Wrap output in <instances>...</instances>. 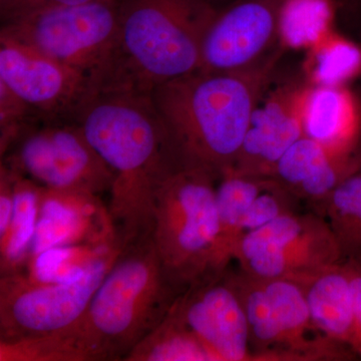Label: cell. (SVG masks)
Instances as JSON below:
<instances>
[{
    "label": "cell",
    "mask_w": 361,
    "mask_h": 361,
    "mask_svg": "<svg viewBox=\"0 0 361 361\" xmlns=\"http://www.w3.org/2000/svg\"><path fill=\"white\" fill-rule=\"evenodd\" d=\"M173 310L215 361H257L230 266L189 287L178 297Z\"/></svg>",
    "instance_id": "cell-13"
},
{
    "label": "cell",
    "mask_w": 361,
    "mask_h": 361,
    "mask_svg": "<svg viewBox=\"0 0 361 361\" xmlns=\"http://www.w3.org/2000/svg\"><path fill=\"white\" fill-rule=\"evenodd\" d=\"M180 295L151 235L123 247L85 314L70 329L85 360H125L165 319Z\"/></svg>",
    "instance_id": "cell-4"
},
{
    "label": "cell",
    "mask_w": 361,
    "mask_h": 361,
    "mask_svg": "<svg viewBox=\"0 0 361 361\" xmlns=\"http://www.w3.org/2000/svg\"><path fill=\"white\" fill-rule=\"evenodd\" d=\"M252 350L262 361L351 360L348 346L318 334L302 287L290 279L239 278Z\"/></svg>",
    "instance_id": "cell-7"
},
{
    "label": "cell",
    "mask_w": 361,
    "mask_h": 361,
    "mask_svg": "<svg viewBox=\"0 0 361 361\" xmlns=\"http://www.w3.org/2000/svg\"><path fill=\"white\" fill-rule=\"evenodd\" d=\"M350 277L353 295V331L350 348L361 357V259L344 260Z\"/></svg>",
    "instance_id": "cell-29"
},
{
    "label": "cell",
    "mask_w": 361,
    "mask_h": 361,
    "mask_svg": "<svg viewBox=\"0 0 361 361\" xmlns=\"http://www.w3.org/2000/svg\"><path fill=\"white\" fill-rule=\"evenodd\" d=\"M361 166V147L353 153H336L303 135L287 149L272 178L299 200L315 207Z\"/></svg>",
    "instance_id": "cell-16"
},
{
    "label": "cell",
    "mask_w": 361,
    "mask_h": 361,
    "mask_svg": "<svg viewBox=\"0 0 361 361\" xmlns=\"http://www.w3.org/2000/svg\"><path fill=\"white\" fill-rule=\"evenodd\" d=\"M341 249L342 260L361 259V166L318 207Z\"/></svg>",
    "instance_id": "cell-21"
},
{
    "label": "cell",
    "mask_w": 361,
    "mask_h": 361,
    "mask_svg": "<svg viewBox=\"0 0 361 361\" xmlns=\"http://www.w3.org/2000/svg\"><path fill=\"white\" fill-rule=\"evenodd\" d=\"M330 20L325 0H287L280 18V44L285 49L314 47L324 39Z\"/></svg>",
    "instance_id": "cell-24"
},
{
    "label": "cell",
    "mask_w": 361,
    "mask_h": 361,
    "mask_svg": "<svg viewBox=\"0 0 361 361\" xmlns=\"http://www.w3.org/2000/svg\"><path fill=\"white\" fill-rule=\"evenodd\" d=\"M210 1H211V2H212V1H213V0H210Z\"/></svg>",
    "instance_id": "cell-31"
},
{
    "label": "cell",
    "mask_w": 361,
    "mask_h": 361,
    "mask_svg": "<svg viewBox=\"0 0 361 361\" xmlns=\"http://www.w3.org/2000/svg\"><path fill=\"white\" fill-rule=\"evenodd\" d=\"M37 122L39 118L32 109L0 82V156H4L13 142Z\"/></svg>",
    "instance_id": "cell-27"
},
{
    "label": "cell",
    "mask_w": 361,
    "mask_h": 361,
    "mask_svg": "<svg viewBox=\"0 0 361 361\" xmlns=\"http://www.w3.org/2000/svg\"><path fill=\"white\" fill-rule=\"evenodd\" d=\"M73 122L113 172L108 209L120 245L151 236L157 191L180 169L151 94L99 90Z\"/></svg>",
    "instance_id": "cell-1"
},
{
    "label": "cell",
    "mask_w": 361,
    "mask_h": 361,
    "mask_svg": "<svg viewBox=\"0 0 361 361\" xmlns=\"http://www.w3.org/2000/svg\"><path fill=\"white\" fill-rule=\"evenodd\" d=\"M122 249L65 281H42L25 271L0 276V341L49 336L75 325Z\"/></svg>",
    "instance_id": "cell-8"
},
{
    "label": "cell",
    "mask_w": 361,
    "mask_h": 361,
    "mask_svg": "<svg viewBox=\"0 0 361 361\" xmlns=\"http://www.w3.org/2000/svg\"><path fill=\"white\" fill-rule=\"evenodd\" d=\"M217 11L210 0H123L115 51L99 90L151 94L200 70L202 44Z\"/></svg>",
    "instance_id": "cell-3"
},
{
    "label": "cell",
    "mask_w": 361,
    "mask_h": 361,
    "mask_svg": "<svg viewBox=\"0 0 361 361\" xmlns=\"http://www.w3.org/2000/svg\"><path fill=\"white\" fill-rule=\"evenodd\" d=\"M234 260L252 277L293 281L343 261L329 222L316 212L286 214L247 233Z\"/></svg>",
    "instance_id": "cell-10"
},
{
    "label": "cell",
    "mask_w": 361,
    "mask_h": 361,
    "mask_svg": "<svg viewBox=\"0 0 361 361\" xmlns=\"http://www.w3.org/2000/svg\"><path fill=\"white\" fill-rule=\"evenodd\" d=\"M299 201L288 190L273 179L269 186L266 187L249 207L242 226V237L281 216L297 212Z\"/></svg>",
    "instance_id": "cell-26"
},
{
    "label": "cell",
    "mask_w": 361,
    "mask_h": 361,
    "mask_svg": "<svg viewBox=\"0 0 361 361\" xmlns=\"http://www.w3.org/2000/svg\"><path fill=\"white\" fill-rule=\"evenodd\" d=\"M308 85L293 78L268 90L252 115L233 170L272 178L278 161L304 135L301 109Z\"/></svg>",
    "instance_id": "cell-14"
},
{
    "label": "cell",
    "mask_w": 361,
    "mask_h": 361,
    "mask_svg": "<svg viewBox=\"0 0 361 361\" xmlns=\"http://www.w3.org/2000/svg\"><path fill=\"white\" fill-rule=\"evenodd\" d=\"M122 2L97 0L39 9L2 23L0 39L85 73L99 90L115 51Z\"/></svg>",
    "instance_id": "cell-6"
},
{
    "label": "cell",
    "mask_w": 361,
    "mask_h": 361,
    "mask_svg": "<svg viewBox=\"0 0 361 361\" xmlns=\"http://www.w3.org/2000/svg\"><path fill=\"white\" fill-rule=\"evenodd\" d=\"M97 0H0L2 23L52 6H78Z\"/></svg>",
    "instance_id": "cell-28"
},
{
    "label": "cell",
    "mask_w": 361,
    "mask_h": 361,
    "mask_svg": "<svg viewBox=\"0 0 361 361\" xmlns=\"http://www.w3.org/2000/svg\"><path fill=\"white\" fill-rule=\"evenodd\" d=\"M343 1H345L346 4H349V6H351V4H361V0H343Z\"/></svg>",
    "instance_id": "cell-30"
},
{
    "label": "cell",
    "mask_w": 361,
    "mask_h": 361,
    "mask_svg": "<svg viewBox=\"0 0 361 361\" xmlns=\"http://www.w3.org/2000/svg\"><path fill=\"white\" fill-rule=\"evenodd\" d=\"M0 82L40 122H73L80 109L99 92L92 78L39 52L0 39Z\"/></svg>",
    "instance_id": "cell-11"
},
{
    "label": "cell",
    "mask_w": 361,
    "mask_h": 361,
    "mask_svg": "<svg viewBox=\"0 0 361 361\" xmlns=\"http://www.w3.org/2000/svg\"><path fill=\"white\" fill-rule=\"evenodd\" d=\"M313 47L307 66L310 85L339 87L361 73V49L355 42L336 37Z\"/></svg>",
    "instance_id": "cell-25"
},
{
    "label": "cell",
    "mask_w": 361,
    "mask_h": 361,
    "mask_svg": "<svg viewBox=\"0 0 361 361\" xmlns=\"http://www.w3.org/2000/svg\"><path fill=\"white\" fill-rule=\"evenodd\" d=\"M304 135L336 153L361 147V110L344 85H308L302 101Z\"/></svg>",
    "instance_id": "cell-17"
},
{
    "label": "cell",
    "mask_w": 361,
    "mask_h": 361,
    "mask_svg": "<svg viewBox=\"0 0 361 361\" xmlns=\"http://www.w3.org/2000/svg\"><path fill=\"white\" fill-rule=\"evenodd\" d=\"M1 163L54 191L101 197L110 193L114 174L75 122L28 128L1 156Z\"/></svg>",
    "instance_id": "cell-9"
},
{
    "label": "cell",
    "mask_w": 361,
    "mask_h": 361,
    "mask_svg": "<svg viewBox=\"0 0 361 361\" xmlns=\"http://www.w3.org/2000/svg\"><path fill=\"white\" fill-rule=\"evenodd\" d=\"M272 180L273 178L240 174L233 169H228L221 175L216 186L219 222L215 253L216 272L227 269L230 262L234 260L235 251L243 235L242 226L247 211Z\"/></svg>",
    "instance_id": "cell-19"
},
{
    "label": "cell",
    "mask_w": 361,
    "mask_h": 361,
    "mask_svg": "<svg viewBox=\"0 0 361 361\" xmlns=\"http://www.w3.org/2000/svg\"><path fill=\"white\" fill-rule=\"evenodd\" d=\"M125 361H215V358L172 307Z\"/></svg>",
    "instance_id": "cell-22"
},
{
    "label": "cell",
    "mask_w": 361,
    "mask_h": 361,
    "mask_svg": "<svg viewBox=\"0 0 361 361\" xmlns=\"http://www.w3.org/2000/svg\"><path fill=\"white\" fill-rule=\"evenodd\" d=\"M87 243L120 245L108 206L96 195L42 187L39 221L28 262L56 247Z\"/></svg>",
    "instance_id": "cell-15"
},
{
    "label": "cell",
    "mask_w": 361,
    "mask_h": 361,
    "mask_svg": "<svg viewBox=\"0 0 361 361\" xmlns=\"http://www.w3.org/2000/svg\"><path fill=\"white\" fill-rule=\"evenodd\" d=\"M216 180L206 171L178 169L156 193L152 238L169 280L180 294L218 273Z\"/></svg>",
    "instance_id": "cell-5"
},
{
    "label": "cell",
    "mask_w": 361,
    "mask_h": 361,
    "mask_svg": "<svg viewBox=\"0 0 361 361\" xmlns=\"http://www.w3.org/2000/svg\"><path fill=\"white\" fill-rule=\"evenodd\" d=\"M13 172V212L8 230L0 239V276L25 269L39 216L42 186Z\"/></svg>",
    "instance_id": "cell-20"
},
{
    "label": "cell",
    "mask_w": 361,
    "mask_h": 361,
    "mask_svg": "<svg viewBox=\"0 0 361 361\" xmlns=\"http://www.w3.org/2000/svg\"><path fill=\"white\" fill-rule=\"evenodd\" d=\"M118 244L87 243L56 247L42 252L26 265L25 272L42 281L59 282L82 274Z\"/></svg>",
    "instance_id": "cell-23"
},
{
    "label": "cell",
    "mask_w": 361,
    "mask_h": 361,
    "mask_svg": "<svg viewBox=\"0 0 361 361\" xmlns=\"http://www.w3.org/2000/svg\"><path fill=\"white\" fill-rule=\"evenodd\" d=\"M284 51L280 45L247 70L198 71L153 90L152 99L180 169L206 171L219 180L233 168Z\"/></svg>",
    "instance_id": "cell-2"
},
{
    "label": "cell",
    "mask_w": 361,
    "mask_h": 361,
    "mask_svg": "<svg viewBox=\"0 0 361 361\" xmlns=\"http://www.w3.org/2000/svg\"><path fill=\"white\" fill-rule=\"evenodd\" d=\"M311 322L318 334L350 348L353 331V295L345 262L301 278Z\"/></svg>",
    "instance_id": "cell-18"
},
{
    "label": "cell",
    "mask_w": 361,
    "mask_h": 361,
    "mask_svg": "<svg viewBox=\"0 0 361 361\" xmlns=\"http://www.w3.org/2000/svg\"><path fill=\"white\" fill-rule=\"evenodd\" d=\"M287 0H235L217 11L202 44L203 73L247 70L279 47V25Z\"/></svg>",
    "instance_id": "cell-12"
}]
</instances>
